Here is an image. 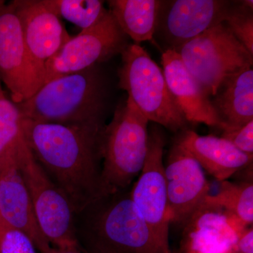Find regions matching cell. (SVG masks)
Masks as SVG:
<instances>
[{
    "mask_svg": "<svg viewBox=\"0 0 253 253\" xmlns=\"http://www.w3.org/2000/svg\"><path fill=\"white\" fill-rule=\"evenodd\" d=\"M104 123L61 125L23 118V139L75 214L103 196Z\"/></svg>",
    "mask_w": 253,
    "mask_h": 253,
    "instance_id": "1",
    "label": "cell"
},
{
    "mask_svg": "<svg viewBox=\"0 0 253 253\" xmlns=\"http://www.w3.org/2000/svg\"><path fill=\"white\" fill-rule=\"evenodd\" d=\"M84 253H166L131 199L130 190L98 198L75 214Z\"/></svg>",
    "mask_w": 253,
    "mask_h": 253,
    "instance_id": "2",
    "label": "cell"
},
{
    "mask_svg": "<svg viewBox=\"0 0 253 253\" xmlns=\"http://www.w3.org/2000/svg\"><path fill=\"white\" fill-rule=\"evenodd\" d=\"M107 86L99 64L44 83L18 106L22 117L61 125L104 123Z\"/></svg>",
    "mask_w": 253,
    "mask_h": 253,
    "instance_id": "3",
    "label": "cell"
},
{
    "mask_svg": "<svg viewBox=\"0 0 253 253\" xmlns=\"http://www.w3.org/2000/svg\"><path fill=\"white\" fill-rule=\"evenodd\" d=\"M149 121L127 97L105 126L102 144L103 196L129 189L140 174L147 152Z\"/></svg>",
    "mask_w": 253,
    "mask_h": 253,
    "instance_id": "4",
    "label": "cell"
},
{
    "mask_svg": "<svg viewBox=\"0 0 253 253\" xmlns=\"http://www.w3.org/2000/svg\"><path fill=\"white\" fill-rule=\"evenodd\" d=\"M118 72L119 86L140 112L173 132L187 129V122L176 108L163 70L139 44H129L123 51Z\"/></svg>",
    "mask_w": 253,
    "mask_h": 253,
    "instance_id": "5",
    "label": "cell"
},
{
    "mask_svg": "<svg viewBox=\"0 0 253 253\" xmlns=\"http://www.w3.org/2000/svg\"><path fill=\"white\" fill-rule=\"evenodd\" d=\"M176 51L212 98L228 78L252 68L253 55L224 23L213 26Z\"/></svg>",
    "mask_w": 253,
    "mask_h": 253,
    "instance_id": "6",
    "label": "cell"
},
{
    "mask_svg": "<svg viewBox=\"0 0 253 253\" xmlns=\"http://www.w3.org/2000/svg\"><path fill=\"white\" fill-rule=\"evenodd\" d=\"M18 162L38 225L48 242L56 249L84 253L76 237L71 203L36 162L24 139Z\"/></svg>",
    "mask_w": 253,
    "mask_h": 253,
    "instance_id": "7",
    "label": "cell"
},
{
    "mask_svg": "<svg viewBox=\"0 0 253 253\" xmlns=\"http://www.w3.org/2000/svg\"><path fill=\"white\" fill-rule=\"evenodd\" d=\"M165 146L162 129L152 126L149 129L144 165L131 187L130 196L164 252L172 253L169 243L170 219L163 163Z\"/></svg>",
    "mask_w": 253,
    "mask_h": 253,
    "instance_id": "8",
    "label": "cell"
},
{
    "mask_svg": "<svg viewBox=\"0 0 253 253\" xmlns=\"http://www.w3.org/2000/svg\"><path fill=\"white\" fill-rule=\"evenodd\" d=\"M127 38L109 11L97 24L72 37L45 63L43 84L54 78L84 71L122 54L129 44Z\"/></svg>",
    "mask_w": 253,
    "mask_h": 253,
    "instance_id": "9",
    "label": "cell"
},
{
    "mask_svg": "<svg viewBox=\"0 0 253 253\" xmlns=\"http://www.w3.org/2000/svg\"><path fill=\"white\" fill-rule=\"evenodd\" d=\"M0 79L15 104L31 98L43 84L28 51L21 23L11 1L0 0Z\"/></svg>",
    "mask_w": 253,
    "mask_h": 253,
    "instance_id": "10",
    "label": "cell"
},
{
    "mask_svg": "<svg viewBox=\"0 0 253 253\" xmlns=\"http://www.w3.org/2000/svg\"><path fill=\"white\" fill-rule=\"evenodd\" d=\"M233 3L221 0L161 1L156 33L176 51L188 42L224 21Z\"/></svg>",
    "mask_w": 253,
    "mask_h": 253,
    "instance_id": "11",
    "label": "cell"
},
{
    "mask_svg": "<svg viewBox=\"0 0 253 253\" xmlns=\"http://www.w3.org/2000/svg\"><path fill=\"white\" fill-rule=\"evenodd\" d=\"M170 224H186L210 194L211 184L199 163L176 143L165 166Z\"/></svg>",
    "mask_w": 253,
    "mask_h": 253,
    "instance_id": "12",
    "label": "cell"
},
{
    "mask_svg": "<svg viewBox=\"0 0 253 253\" xmlns=\"http://www.w3.org/2000/svg\"><path fill=\"white\" fill-rule=\"evenodd\" d=\"M11 2L21 23L28 51L43 78L45 63L72 36L49 0H14Z\"/></svg>",
    "mask_w": 253,
    "mask_h": 253,
    "instance_id": "13",
    "label": "cell"
},
{
    "mask_svg": "<svg viewBox=\"0 0 253 253\" xmlns=\"http://www.w3.org/2000/svg\"><path fill=\"white\" fill-rule=\"evenodd\" d=\"M161 61L168 89L186 122L220 128V121L211 96L188 71L179 53L174 49H166Z\"/></svg>",
    "mask_w": 253,
    "mask_h": 253,
    "instance_id": "14",
    "label": "cell"
},
{
    "mask_svg": "<svg viewBox=\"0 0 253 253\" xmlns=\"http://www.w3.org/2000/svg\"><path fill=\"white\" fill-rule=\"evenodd\" d=\"M18 156L0 166V219L24 233L41 253L51 246L37 221Z\"/></svg>",
    "mask_w": 253,
    "mask_h": 253,
    "instance_id": "15",
    "label": "cell"
},
{
    "mask_svg": "<svg viewBox=\"0 0 253 253\" xmlns=\"http://www.w3.org/2000/svg\"><path fill=\"white\" fill-rule=\"evenodd\" d=\"M175 143L194 157L204 172L219 182L253 165V156L241 152L222 137L199 135L186 129L180 131Z\"/></svg>",
    "mask_w": 253,
    "mask_h": 253,
    "instance_id": "16",
    "label": "cell"
},
{
    "mask_svg": "<svg viewBox=\"0 0 253 253\" xmlns=\"http://www.w3.org/2000/svg\"><path fill=\"white\" fill-rule=\"evenodd\" d=\"M212 98L221 130L237 129L253 121V68L226 79Z\"/></svg>",
    "mask_w": 253,
    "mask_h": 253,
    "instance_id": "17",
    "label": "cell"
},
{
    "mask_svg": "<svg viewBox=\"0 0 253 253\" xmlns=\"http://www.w3.org/2000/svg\"><path fill=\"white\" fill-rule=\"evenodd\" d=\"M108 4L119 27L136 44L154 38L161 1L111 0Z\"/></svg>",
    "mask_w": 253,
    "mask_h": 253,
    "instance_id": "18",
    "label": "cell"
},
{
    "mask_svg": "<svg viewBox=\"0 0 253 253\" xmlns=\"http://www.w3.org/2000/svg\"><path fill=\"white\" fill-rule=\"evenodd\" d=\"M214 195L209 194L201 208L217 209L231 220L246 228L253 222V184L252 180L232 183L221 181ZM199 208V209H200Z\"/></svg>",
    "mask_w": 253,
    "mask_h": 253,
    "instance_id": "19",
    "label": "cell"
},
{
    "mask_svg": "<svg viewBox=\"0 0 253 253\" xmlns=\"http://www.w3.org/2000/svg\"><path fill=\"white\" fill-rule=\"evenodd\" d=\"M22 115L7 97L0 99V165L18 156L23 140Z\"/></svg>",
    "mask_w": 253,
    "mask_h": 253,
    "instance_id": "20",
    "label": "cell"
},
{
    "mask_svg": "<svg viewBox=\"0 0 253 253\" xmlns=\"http://www.w3.org/2000/svg\"><path fill=\"white\" fill-rule=\"evenodd\" d=\"M59 15L83 30L99 23L109 12L100 0H49Z\"/></svg>",
    "mask_w": 253,
    "mask_h": 253,
    "instance_id": "21",
    "label": "cell"
},
{
    "mask_svg": "<svg viewBox=\"0 0 253 253\" xmlns=\"http://www.w3.org/2000/svg\"><path fill=\"white\" fill-rule=\"evenodd\" d=\"M253 1L245 0L234 4L228 10L223 23L253 55Z\"/></svg>",
    "mask_w": 253,
    "mask_h": 253,
    "instance_id": "22",
    "label": "cell"
},
{
    "mask_svg": "<svg viewBox=\"0 0 253 253\" xmlns=\"http://www.w3.org/2000/svg\"><path fill=\"white\" fill-rule=\"evenodd\" d=\"M0 253H38L27 235L0 219Z\"/></svg>",
    "mask_w": 253,
    "mask_h": 253,
    "instance_id": "23",
    "label": "cell"
},
{
    "mask_svg": "<svg viewBox=\"0 0 253 253\" xmlns=\"http://www.w3.org/2000/svg\"><path fill=\"white\" fill-rule=\"evenodd\" d=\"M221 137L229 141L244 154L253 156V121L237 129L223 130Z\"/></svg>",
    "mask_w": 253,
    "mask_h": 253,
    "instance_id": "24",
    "label": "cell"
},
{
    "mask_svg": "<svg viewBox=\"0 0 253 253\" xmlns=\"http://www.w3.org/2000/svg\"><path fill=\"white\" fill-rule=\"evenodd\" d=\"M233 253H253V229L246 228L240 234Z\"/></svg>",
    "mask_w": 253,
    "mask_h": 253,
    "instance_id": "25",
    "label": "cell"
},
{
    "mask_svg": "<svg viewBox=\"0 0 253 253\" xmlns=\"http://www.w3.org/2000/svg\"><path fill=\"white\" fill-rule=\"evenodd\" d=\"M41 253H81L76 252V251H65V250H60L56 249V248L50 246L47 249L44 250V251H42Z\"/></svg>",
    "mask_w": 253,
    "mask_h": 253,
    "instance_id": "26",
    "label": "cell"
},
{
    "mask_svg": "<svg viewBox=\"0 0 253 253\" xmlns=\"http://www.w3.org/2000/svg\"><path fill=\"white\" fill-rule=\"evenodd\" d=\"M6 92L4 91V89L1 87V79H0V99H4V98H6Z\"/></svg>",
    "mask_w": 253,
    "mask_h": 253,
    "instance_id": "27",
    "label": "cell"
},
{
    "mask_svg": "<svg viewBox=\"0 0 253 253\" xmlns=\"http://www.w3.org/2000/svg\"></svg>",
    "mask_w": 253,
    "mask_h": 253,
    "instance_id": "28",
    "label": "cell"
}]
</instances>
